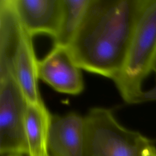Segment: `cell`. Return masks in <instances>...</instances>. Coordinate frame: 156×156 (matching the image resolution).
Wrapping results in <instances>:
<instances>
[{"instance_id": "6da1fadb", "label": "cell", "mask_w": 156, "mask_h": 156, "mask_svg": "<svg viewBox=\"0 0 156 156\" xmlns=\"http://www.w3.org/2000/svg\"><path fill=\"white\" fill-rule=\"evenodd\" d=\"M144 0H90L70 44L80 68L113 80L121 72Z\"/></svg>"}, {"instance_id": "7a4b0ae2", "label": "cell", "mask_w": 156, "mask_h": 156, "mask_svg": "<svg viewBox=\"0 0 156 156\" xmlns=\"http://www.w3.org/2000/svg\"><path fill=\"white\" fill-rule=\"evenodd\" d=\"M156 61V0H144L123 67L113 80L124 101L140 104Z\"/></svg>"}, {"instance_id": "3957f363", "label": "cell", "mask_w": 156, "mask_h": 156, "mask_svg": "<svg viewBox=\"0 0 156 156\" xmlns=\"http://www.w3.org/2000/svg\"><path fill=\"white\" fill-rule=\"evenodd\" d=\"M85 156H140L152 141L138 132L128 129L105 108H93L84 116Z\"/></svg>"}, {"instance_id": "277c9868", "label": "cell", "mask_w": 156, "mask_h": 156, "mask_svg": "<svg viewBox=\"0 0 156 156\" xmlns=\"http://www.w3.org/2000/svg\"><path fill=\"white\" fill-rule=\"evenodd\" d=\"M28 102L12 69H0V153L28 155L25 117Z\"/></svg>"}, {"instance_id": "5b68a950", "label": "cell", "mask_w": 156, "mask_h": 156, "mask_svg": "<svg viewBox=\"0 0 156 156\" xmlns=\"http://www.w3.org/2000/svg\"><path fill=\"white\" fill-rule=\"evenodd\" d=\"M80 69L66 47L54 46L49 53L37 62L38 79L58 92L72 95L83 90Z\"/></svg>"}, {"instance_id": "8992f818", "label": "cell", "mask_w": 156, "mask_h": 156, "mask_svg": "<svg viewBox=\"0 0 156 156\" xmlns=\"http://www.w3.org/2000/svg\"><path fill=\"white\" fill-rule=\"evenodd\" d=\"M85 117L76 113L52 115L48 139L49 156H85Z\"/></svg>"}, {"instance_id": "52a82bcc", "label": "cell", "mask_w": 156, "mask_h": 156, "mask_svg": "<svg viewBox=\"0 0 156 156\" xmlns=\"http://www.w3.org/2000/svg\"><path fill=\"white\" fill-rule=\"evenodd\" d=\"M17 16L25 30L33 37L46 34L57 36L62 15V0H13Z\"/></svg>"}, {"instance_id": "ba28073f", "label": "cell", "mask_w": 156, "mask_h": 156, "mask_svg": "<svg viewBox=\"0 0 156 156\" xmlns=\"http://www.w3.org/2000/svg\"><path fill=\"white\" fill-rule=\"evenodd\" d=\"M31 37L24 29L12 59L15 79L29 103L44 105L38 86L37 62Z\"/></svg>"}, {"instance_id": "9c48e42d", "label": "cell", "mask_w": 156, "mask_h": 156, "mask_svg": "<svg viewBox=\"0 0 156 156\" xmlns=\"http://www.w3.org/2000/svg\"><path fill=\"white\" fill-rule=\"evenodd\" d=\"M52 115L44 105L27 104L25 132L28 156H44L48 153V139Z\"/></svg>"}, {"instance_id": "30bf717a", "label": "cell", "mask_w": 156, "mask_h": 156, "mask_svg": "<svg viewBox=\"0 0 156 156\" xmlns=\"http://www.w3.org/2000/svg\"><path fill=\"white\" fill-rule=\"evenodd\" d=\"M90 0H62V15L58 34L54 38L56 46L67 48L82 21Z\"/></svg>"}, {"instance_id": "8fae6325", "label": "cell", "mask_w": 156, "mask_h": 156, "mask_svg": "<svg viewBox=\"0 0 156 156\" xmlns=\"http://www.w3.org/2000/svg\"><path fill=\"white\" fill-rule=\"evenodd\" d=\"M156 101V78L154 86L151 89L144 91L140 99V103Z\"/></svg>"}, {"instance_id": "7c38bea8", "label": "cell", "mask_w": 156, "mask_h": 156, "mask_svg": "<svg viewBox=\"0 0 156 156\" xmlns=\"http://www.w3.org/2000/svg\"><path fill=\"white\" fill-rule=\"evenodd\" d=\"M140 156H156V147L152 143L146 147L142 152Z\"/></svg>"}, {"instance_id": "4fadbf2b", "label": "cell", "mask_w": 156, "mask_h": 156, "mask_svg": "<svg viewBox=\"0 0 156 156\" xmlns=\"http://www.w3.org/2000/svg\"><path fill=\"white\" fill-rule=\"evenodd\" d=\"M153 72H154V73H155V74L156 75V61H155V65H154V67Z\"/></svg>"}, {"instance_id": "5bb4252c", "label": "cell", "mask_w": 156, "mask_h": 156, "mask_svg": "<svg viewBox=\"0 0 156 156\" xmlns=\"http://www.w3.org/2000/svg\"><path fill=\"white\" fill-rule=\"evenodd\" d=\"M7 156H22V155H9Z\"/></svg>"}, {"instance_id": "9a60e30c", "label": "cell", "mask_w": 156, "mask_h": 156, "mask_svg": "<svg viewBox=\"0 0 156 156\" xmlns=\"http://www.w3.org/2000/svg\"><path fill=\"white\" fill-rule=\"evenodd\" d=\"M44 156H49V154H48V155H44Z\"/></svg>"}]
</instances>
